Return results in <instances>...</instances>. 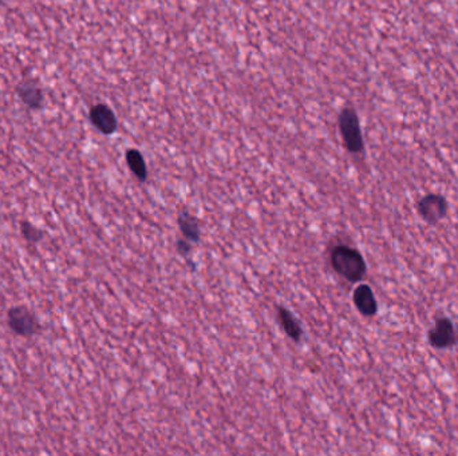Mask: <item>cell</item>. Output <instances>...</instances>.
Returning a JSON list of instances; mask_svg holds the SVG:
<instances>
[{
    "label": "cell",
    "instance_id": "obj_1",
    "mask_svg": "<svg viewBox=\"0 0 458 456\" xmlns=\"http://www.w3.org/2000/svg\"><path fill=\"white\" fill-rule=\"evenodd\" d=\"M331 267L339 276L350 282H359L368 273L366 260L362 253L347 245H336L330 255Z\"/></svg>",
    "mask_w": 458,
    "mask_h": 456
},
{
    "label": "cell",
    "instance_id": "obj_2",
    "mask_svg": "<svg viewBox=\"0 0 458 456\" xmlns=\"http://www.w3.org/2000/svg\"><path fill=\"white\" fill-rule=\"evenodd\" d=\"M7 324L12 332L30 339L41 332V323L34 312L24 305H15L7 311Z\"/></svg>",
    "mask_w": 458,
    "mask_h": 456
},
{
    "label": "cell",
    "instance_id": "obj_3",
    "mask_svg": "<svg viewBox=\"0 0 458 456\" xmlns=\"http://www.w3.org/2000/svg\"><path fill=\"white\" fill-rule=\"evenodd\" d=\"M339 129L343 142L350 153H360L363 150V137L357 112L345 109L339 115Z\"/></svg>",
    "mask_w": 458,
    "mask_h": 456
},
{
    "label": "cell",
    "instance_id": "obj_4",
    "mask_svg": "<svg viewBox=\"0 0 458 456\" xmlns=\"http://www.w3.org/2000/svg\"><path fill=\"white\" fill-rule=\"evenodd\" d=\"M417 213L425 223L437 225L449 213V202L441 194L430 193L417 202Z\"/></svg>",
    "mask_w": 458,
    "mask_h": 456
},
{
    "label": "cell",
    "instance_id": "obj_5",
    "mask_svg": "<svg viewBox=\"0 0 458 456\" xmlns=\"http://www.w3.org/2000/svg\"><path fill=\"white\" fill-rule=\"evenodd\" d=\"M427 341L436 349H449L458 343V332L454 323L447 317H437L433 328L427 332Z\"/></svg>",
    "mask_w": 458,
    "mask_h": 456
},
{
    "label": "cell",
    "instance_id": "obj_6",
    "mask_svg": "<svg viewBox=\"0 0 458 456\" xmlns=\"http://www.w3.org/2000/svg\"><path fill=\"white\" fill-rule=\"evenodd\" d=\"M353 301L358 312L365 317H373L378 312V302L374 292L368 284H360L354 290Z\"/></svg>",
    "mask_w": 458,
    "mask_h": 456
},
{
    "label": "cell",
    "instance_id": "obj_7",
    "mask_svg": "<svg viewBox=\"0 0 458 456\" xmlns=\"http://www.w3.org/2000/svg\"><path fill=\"white\" fill-rule=\"evenodd\" d=\"M90 120L101 133L106 134V135L113 134L117 130L115 114L106 105L94 106L90 112Z\"/></svg>",
    "mask_w": 458,
    "mask_h": 456
},
{
    "label": "cell",
    "instance_id": "obj_8",
    "mask_svg": "<svg viewBox=\"0 0 458 456\" xmlns=\"http://www.w3.org/2000/svg\"><path fill=\"white\" fill-rule=\"evenodd\" d=\"M177 223L184 238L189 240L192 244H197L202 240V226L197 217L190 214L188 211H179L177 214Z\"/></svg>",
    "mask_w": 458,
    "mask_h": 456
},
{
    "label": "cell",
    "instance_id": "obj_9",
    "mask_svg": "<svg viewBox=\"0 0 458 456\" xmlns=\"http://www.w3.org/2000/svg\"><path fill=\"white\" fill-rule=\"evenodd\" d=\"M278 322L291 340H293L295 343H299L302 340V325L290 309H287L286 307H278Z\"/></svg>",
    "mask_w": 458,
    "mask_h": 456
},
{
    "label": "cell",
    "instance_id": "obj_10",
    "mask_svg": "<svg viewBox=\"0 0 458 456\" xmlns=\"http://www.w3.org/2000/svg\"><path fill=\"white\" fill-rule=\"evenodd\" d=\"M18 92L23 103L30 109H39L43 103V91L33 82H24L19 85Z\"/></svg>",
    "mask_w": 458,
    "mask_h": 456
},
{
    "label": "cell",
    "instance_id": "obj_11",
    "mask_svg": "<svg viewBox=\"0 0 458 456\" xmlns=\"http://www.w3.org/2000/svg\"><path fill=\"white\" fill-rule=\"evenodd\" d=\"M126 162L135 177L141 182H145L147 177V167H146L144 156L137 149H130L126 153Z\"/></svg>",
    "mask_w": 458,
    "mask_h": 456
},
{
    "label": "cell",
    "instance_id": "obj_12",
    "mask_svg": "<svg viewBox=\"0 0 458 456\" xmlns=\"http://www.w3.org/2000/svg\"><path fill=\"white\" fill-rule=\"evenodd\" d=\"M21 233L24 237V240L28 241L30 244H38L43 238V232L39 228H36L34 223L28 221L21 223Z\"/></svg>",
    "mask_w": 458,
    "mask_h": 456
},
{
    "label": "cell",
    "instance_id": "obj_13",
    "mask_svg": "<svg viewBox=\"0 0 458 456\" xmlns=\"http://www.w3.org/2000/svg\"><path fill=\"white\" fill-rule=\"evenodd\" d=\"M176 249L181 256H188L192 252V243L187 238H181L176 243Z\"/></svg>",
    "mask_w": 458,
    "mask_h": 456
}]
</instances>
